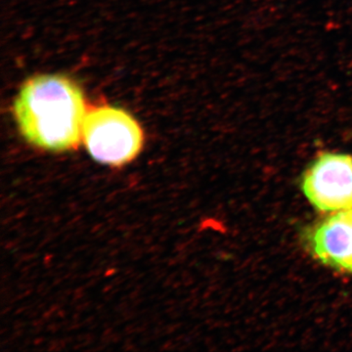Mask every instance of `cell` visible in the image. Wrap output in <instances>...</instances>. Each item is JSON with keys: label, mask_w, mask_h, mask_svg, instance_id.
<instances>
[{"label": "cell", "mask_w": 352, "mask_h": 352, "mask_svg": "<svg viewBox=\"0 0 352 352\" xmlns=\"http://www.w3.org/2000/svg\"><path fill=\"white\" fill-rule=\"evenodd\" d=\"M143 140L140 124L127 111L110 105L87 111L82 141L95 161L115 166L129 163L138 156Z\"/></svg>", "instance_id": "obj_2"}, {"label": "cell", "mask_w": 352, "mask_h": 352, "mask_svg": "<svg viewBox=\"0 0 352 352\" xmlns=\"http://www.w3.org/2000/svg\"><path fill=\"white\" fill-rule=\"evenodd\" d=\"M305 242L321 263L352 273V208L336 212L310 228Z\"/></svg>", "instance_id": "obj_4"}, {"label": "cell", "mask_w": 352, "mask_h": 352, "mask_svg": "<svg viewBox=\"0 0 352 352\" xmlns=\"http://www.w3.org/2000/svg\"><path fill=\"white\" fill-rule=\"evenodd\" d=\"M87 111L82 88L60 75L32 76L13 104L14 117L25 140L51 152L76 148L82 140Z\"/></svg>", "instance_id": "obj_1"}, {"label": "cell", "mask_w": 352, "mask_h": 352, "mask_svg": "<svg viewBox=\"0 0 352 352\" xmlns=\"http://www.w3.org/2000/svg\"><path fill=\"white\" fill-rule=\"evenodd\" d=\"M302 188L308 201L322 212L352 208V156L323 153L305 171Z\"/></svg>", "instance_id": "obj_3"}]
</instances>
